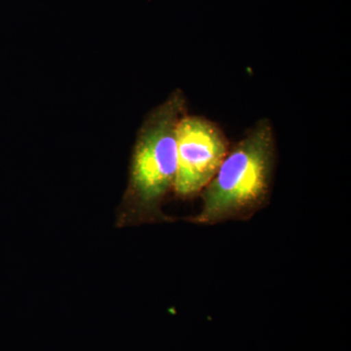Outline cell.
Listing matches in <instances>:
<instances>
[{
  "label": "cell",
  "instance_id": "1",
  "mask_svg": "<svg viewBox=\"0 0 351 351\" xmlns=\"http://www.w3.org/2000/svg\"><path fill=\"white\" fill-rule=\"evenodd\" d=\"M276 165L274 126L256 122L232 147L202 195L200 213L191 223L214 226L250 219L269 204Z\"/></svg>",
  "mask_w": 351,
  "mask_h": 351
},
{
  "label": "cell",
  "instance_id": "2",
  "mask_svg": "<svg viewBox=\"0 0 351 351\" xmlns=\"http://www.w3.org/2000/svg\"><path fill=\"white\" fill-rule=\"evenodd\" d=\"M186 100L175 90L145 117L136 138L132 156L126 201L131 218L161 219L160 205L174 189L177 175L176 132Z\"/></svg>",
  "mask_w": 351,
  "mask_h": 351
},
{
  "label": "cell",
  "instance_id": "3",
  "mask_svg": "<svg viewBox=\"0 0 351 351\" xmlns=\"http://www.w3.org/2000/svg\"><path fill=\"white\" fill-rule=\"evenodd\" d=\"M177 175L174 191L182 199L201 195L212 181L228 151L223 129L199 115H182L176 132Z\"/></svg>",
  "mask_w": 351,
  "mask_h": 351
}]
</instances>
